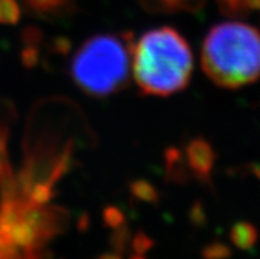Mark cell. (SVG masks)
<instances>
[{"label": "cell", "mask_w": 260, "mask_h": 259, "mask_svg": "<svg viewBox=\"0 0 260 259\" xmlns=\"http://www.w3.org/2000/svg\"><path fill=\"white\" fill-rule=\"evenodd\" d=\"M193 52L181 33L172 26L149 30L134 43L132 76L144 95L169 97L189 85Z\"/></svg>", "instance_id": "obj_1"}, {"label": "cell", "mask_w": 260, "mask_h": 259, "mask_svg": "<svg viewBox=\"0 0 260 259\" xmlns=\"http://www.w3.org/2000/svg\"><path fill=\"white\" fill-rule=\"evenodd\" d=\"M202 70L217 86L239 89L260 78V31L239 20L223 21L202 43Z\"/></svg>", "instance_id": "obj_2"}, {"label": "cell", "mask_w": 260, "mask_h": 259, "mask_svg": "<svg viewBox=\"0 0 260 259\" xmlns=\"http://www.w3.org/2000/svg\"><path fill=\"white\" fill-rule=\"evenodd\" d=\"M132 33H101L87 39L74 52L70 76L77 88L94 98L124 90L132 72Z\"/></svg>", "instance_id": "obj_3"}, {"label": "cell", "mask_w": 260, "mask_h": 259, "mask_svg": "<svg viewBox=\"0 0 260 259\" xmlns=\"http://www.w3.org/2000/svg\"><path fill=\"white\" fill-rule=\"evenodd\" d=\"M214 148L202 136L191 139L185 148V160L190 175L204 184H211V172L215 164Z\"/></svg>", "instance_id": "obj_4"}, {"label": "cell", "mask_w": 260, "mask_h": 259, "mask_svg": "<svg viewBox=\"0 0 260 259\" xmlns=\"http://www.w3.org/2000/svg\"><path fill=\"white\" fill-rule=\"evenodd\" d=\"M138 2L143 10L156 15H171L178 12L196 13L201 11L206 4V0H138Z\"/></svg>", "instance_id": "obj_5"}, {"label": "cell", "mask_w": 260, "mask_h": 259, "mask_svg": "<svg viewBox=\"0 0 260 259\" xmlns=\"http://www.w3.org/2000/svg\"><path fill=\"white\" fill-rule=\"evenodd\" d=\"M165 169H167V176L169 180H173L176 183H184L190 175L186 160L181 152L176 148H169L168 151L165 152Z\"/></svg>", "instance_id": "obj_6"}, {"label": "cell", "mask_w": 260, "mask_h": 259, "mask_svg": "<svg viewBox=\"0 0 260 259\" xmlns=\"http://www.w3.org/2000/svg\"><path fill=\"white\" fill-rule=\"evenodd\" d=\"M230 240L238 249L248 250L257 241V230L250 222H237L230 230Z\"/></svg>", "instance_id": "obj_7"}, {"label": "cell", "mask_w": 260, "mask_h": 259, "mask_svg": "<svg viewBox=\"0 0 260 259\" xmlns=\"http://www.w3.org/2000/svg\"><path fill=\"white\" fill-rule=\"evenodd\" d=\"M25 3L43 16H56L69 8L72 0H25Z\"/></svg>", "instance_id": "obj_8"}, {"label": "cell", "mask_w": 260, "mask_h": 259, "mask_svg": "<svg viewBox=\"0 0 260 259\" xmlns=\"http://www.w3.org/2000/svg\"><path fill=\"white\" fill-rule=\"evenodd\" d=\"M222 15L233 19L247 17L252 13L251 0H215Z\"/></svg>", "instance_id": "obj_9"}, {"label": "cell", "mask_w": 260, "mask_h": 259, "mask_svg": "<svg viewBox=\"0 0 260 259\" xmlns=\"http://www.w3.org/2000/svg\"><path fill=\"white\" fill-rule=\"evenodd\" d=\"M131 194L135 198L148 204H156L158 200V193L151 183L145 180H136L131 184Z\"/></svg>", "instance_id": "obj_10"}, {"label": "cell", "mask_w": 260, "mask_h": 259, "mask_svg": "<svg viewBox=\"0 0 260 259\" xmlns=\"http://www.w3.org/2000/svg\"><path fill=\"white\" fill-rule=\"evenodd\" d=\"M20 20V7L16 0H0V24H16Z\"/></svg>", "instance_id": "obj_11"}, {"label": "cell", "mask_w": 260, "mask_h": 259, "mask_svg": "<svg viewBox=\"0 0 260 259\" xmlns=\"http://www.w3.org/2000/svg\"><path fill=\"white\" fill-rule=\"evenodd\" d=\"M205 258H224L230 255V249L221 242H214L206 246L202 251Z\"/></svg>", "instance_id": "obj_12"}, {"label": "cell", "mask_w": 260, "mask_h": 259, "mask_svg": "<svg viewBox=\"0 0 260 259\" xmlns=\"http://www.w3.org/2000/svg\"><path fill=\"white\" fill-rule=\"evenodd\" d=\"M153 246V241L143 233H138L134 240V251L136 256H144L145 253Z\"/></svg>", "instance_id": "obj_13"}, {"label": "cell", "mask_w": 260, "mask_h": 259, "mask_svg": "<svg viewBox=\"0 0 260 259\" xmlns=\"http://www.w3.org/2000/svg\"><path fill=\"white\" fill-rule=\"evenodd\" d=\"M105 222L109 225L110 227L118 229V227L123 226L124 223V216L122 212L116 208H107L105 210Z\"/></svg>", "instance_id": "obj_14"}]
</instances>
